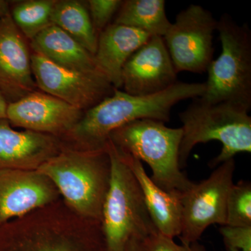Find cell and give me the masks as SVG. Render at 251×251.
Segmentation results:
<instances>
[{"label":"cell","instance_id":"cell-1","mask_svg":"<svg viewBox=\"0 0 251 251\" xmlns=\"http://www.w3.org/2000/svg\"><path fill=\"white\" fill-rule=\"evenodd\" d=\"M205 90V82L179 81L168 90L152 95H130L115 89L110 97L84 112L80 121L60 139L64 147L74 150H103L113 130L143 119L169 122L172 108L176 103L201 97Z\"/></svg>","mask_w":251,"mask_h":251},{"label":"cell","instance_id":"cell-2","mask_svg":"<svg viewBox=\"0 0 251 251\" xmlns=\"http://www.w3.org/2000/svg\"><path fill=\"white\" fill-rule=\"evenodd\" d=\"M0 251H107L101 222L77 215L60 198L0 226Z\"/></svg>","mask_w":251,"mask_h":251},{"label":"cell","instance_id":"cell-3","mask_svg":"<svg viewBox=\"0 0 251 251\" xmlns=\"http://www.w3.org/2000/svg\"><path fill=\"white\" fill-rule=\"evenodd\" d=\"M37 171L52 181L61 198L75 214L101 222L111 173L106 148L82 151L63 146Z\"/></svg>","mask_w":251,"mask_h":251},{"label":"cell","instance_id":"cell-4","mask_svg":"<svg viewBox=\"0 0 251 251\" xmlns=\"http://www.w3.org/2000/svg\"><path fill=\"white\" fill-rule=\"evenodd\" d=\"M249 111L229 103H208L201 99L180 112L183 131L180 144V168L187 164L198 144L216 140L222 143L221 153L209 163L211 168L234 158L239 153L251 152V117Z\"/></svg>","mask_w":251,"mask_h":251},{"label":"cell","instance_id":"cell-5","mask_svg":"<svg viewBox=\"0 0 251 251\" xmlns=\"http://www.w3.org/2000/svg\"><path fill=\"white\" fill-rule=\"evenodd\" d=\"M143 119L130 122L112 132L108 140L119 150L145 161L151 168V179L168 193H183L192 186L181 171L179 162L181 128Z\"/></svg>","mask_w":251,"mask_h":251},{"label":"cell","instance_id":"cell-6","mask_svg":"<svg viewBox=\"0 0 251 251\" xmlns=\"http://www.w3.org/2000/svg\"><path fill=\"white\" fill-rule=\"evenodd\" d=\"M111 164L110 184L102 210L107 251H125L130 238L146 239L156 233L138 180L116 148L107 141Z\"/></svg>","mask_w":251,"mask_h":251},{"label":"cell","instance_id":"cell-7","mask_svg":"<svg viewBox=\"0 0 251 251\" xmlns=\"http://www.w3.org/2000/svg\"><path fill=\"white\" fill-rule=\"evenodd\" d=\"M222 52L206 72V90L201 97L208 103H229L247 111L251 108V31L224 14L218 21Z\"/></svg>","mask_w":251,"mask_h":251},{"label":"cell","instance_id":"cell-8","mask_svg":"<svg viewBox=\"0 0 251 251\" xmlns=\"http://www.w3.org/2000/svg\"><path fill=\"white\" fill-rule=\"evenodd\" d=\"M234 158L220 164L207 179L196 184L181 196V244L198 242L208 227L226 226V203L233 183Z\"/></svg>","mask_w":251,"mask_h":251},{"label":"cell","instance_id":"cell-9","mask_svg":"<svg viewBox=\"0 0 251 251\" xmlns=\"http://www.w3.org/2000/svg\"><path fill=\"white\" fill-rule=\"evenodd\" d=\"M217 27L213 14L200 5L191 4L176 15L163 39L177 74L206 72L214 59Z\"/></svg>","mask_w":251,"mask_h":251},{"label":"cell","instance_id":"cell-10","mask_svg":"<svg viewBox=\"0 0 251 251\" xmlns=\"http://www.w3.org/2000/svg\"><path fill=\"white\" fill-rule=\"evenodd\" d=\"M31 70L37 88L86 111L110 97L115 88L103 74L66 69L40 54L31 53Z\"/></svg>","mask_w":251,"mask_h":251},{"label":"cell","instance_id":"cell-11","mask_svg":"<svg viewBox=\"0 0 251 251\" xmlns=\"http://www.w3.org/2000/svg\"><path fill=\"white\" fill-rule=\"evenodd\" d=\"M177 74L163 37L152 36L125 63L122 87L130 95H152L176 83Z\"/></svg>","mask_w":251,"mask_h":251},{"label":"cell","instance_id":"cell-12","mask_svg":"<svg viewBox=\"0 0 251 251\" xmlns=\"http://www.w3.org/2000/svg\"><path fill=\"white\" fill-rule=\"evenodd\" d=\"M84 111L37 90L8 104L6 119L11 126L62 138L80 121Z\"/></svg>","mask_w":251,"mask_h":251},{"label":"cell","instance_id":"cell-13","mask_svg":"<svg viewBox=\"0 0 251 251\" xmlns=\"http://www.w3.org/2000/svg\"><path fill=\"white\" fill-rule=\"evenodd\" d=\"M60 198L52 181L39 171L0 170V226Z\"/></svg>","mask_w":251,"mask_h":251},{"label":"cell","instance_id":"cell-14","mask_svg":"<svg viewBox=\"0 0 251 251\" xmlns=\"http://www.w3.org/2000/svg\"><path fill=\"white\" fill-rule=\"evenodd\" d=\"M27 41L10 14L0 21V92L8 103L38 89Z\"/></svg>","mask_w":251,"mask_h":251},{"label":"cell","instance_id":"cell-15","mask_svg":"<svg viewBox=\"0 0 251 251\" xmlns=\"http://www.w3.org/2000/svg\"><path fill=\"white\" fill-rule=\"evenodd\" d=\"M62 148L58 137L14 130L7 119L0 120V170L37 171Z\"/></svg>","mask_w":251,"mask_h":251},{"label":"cell","instance_id":"cell-16","mask_svg":"<svg viewBox=\"0 0 251 251\" xmlns=\"http://www.w3.org/2000/svg\"><path fill=\"white\" fill-rule=\"evenodd\" d=\"M116 150L138 180L145 205L158 233L173 239L179 237L181 230L182 193H168L162 189L148 176L140 160Z\"/></svg>","mask_w":251,"mask_h":251},{"label":"cell","instance_id":"cell-17","mask_svg":"<svg viewBox=\"0 0 251 251\" xmlns=\"http://www.w3.org/2000/svg\"><path fill=\"white\" fill-rule=\"evenodd\" d=\"M151 36L140 29L114 23L99 34L94 59L114 88H122V72L125 63Z\"/></svg>","mask_w":251,"mask_h":251},{"label":"cell","instance_id":"cell-18","mask_svg":"<svg viewBox=\"0 0 251 251\" xmlns=\"http://www.w3.org/2000/svg\"><path fill=\"white\" fill-rule=\"evenodd\" d=\"M32 52L66 69L88 74H103L93 54L62 29L51 25L29 41Z\"/></svg>","mask_w":251,"mask_h":251},{"label":"cell","instance_id":"cell-19","mask_svg":"<svg viewBox=\"0 0 251 251\" xmlns=\"http://www.w3.org/2000/svg\"><path fill=\"white\" fill-rule=\"evenodd\" d=\"M51 20L52 25L67 33L94 56L98 36L94 31L85 1L56 0Z\"/></svg>","mask_w":251,"mask_h":251},{"label":"cell","instance_id":"cell-20","mask_svg":"<svg viewBox=\"0 0 251 251\" xmlns=\"http://www.w3.org/2000/svg\"><path fill=\"white\" fill-rule=\"evenodd\" d=\"M113 23L162 37L171 25L167 17L164 0L123 1Z\"/></svg>","mask_w":251,"mask_h":251},{"label":"cell","instance_id":"cell-21","mask_svg":"<svg viewBox=\"0 0 251 251\" xmlns=\"http://www.w3.org/2000/svg\"><path fill=\"white\" fill-rule=\"evenodd\" d=\"M56 0L10 1V15L18 29L30 41L52 25Z\"/></svg>","mask_w":251,"mask_h":251},{"label":"cell","instance_id":"cell-22","mask_svg":"<svg viewBox=\"0 0 251 251\" xmlns=\"http://www.w3.org/2000/svg\"><path fill=\"white\" fill-rule=\"evenodd\" d=\"M226 226H251V184L241 180L229 188L226 203Z\"/></svg>","mask_w":251,"mask_h":251},{"label":"cell","instance_id":"cell-23","mask_svg":"<svg viewBox=\"0 0 251 251\" xmlns=\"http://www.w3.org/2000/svg\"><path fill=\"white\" fill-rule=\"evenodd\" d=\"M92 25L99 36L109 25L117 14L123 2L122 0H88L86 1Z\"/></svg>","mask_w":251,"mask_h":251},{"label":"cell","instance_id":"cell-24","mask_svg":"<svg viewBox=\"0 0 251 251\" xmlns=\"http://www.w3.org/2000/svg\"><path fill=\"white\" fill-rule=\"evenodd\" d=\"M228 251H251V226H222L219 229Z\"/></svg>","mask_w":251,"mask_h":251},{"label":"cell","instance_id":"cell-25","mask_svg":"<svg viewBox=\"0 0 251 251\" xmlns=\"http://www.w3.org/2000/svg\"><path fill=\"white\" fill-rule=\"evenodd\" d=\"M146 251H206L205 247L198 242L191 244H177L173 238L156 233L145 239Z\"/></svg>","mask_w":251,"mask_h":251},{"label":"cell","instance_id":"cell-26","mask_svg":"<svg viewBox=\"0 0 251 251\" xmlns=\"http://www.w3.org/2000/svg\"><path fill=\"white\" fill-rule=\"evenodd\" d=\"M125 251H146L145 239L135 237L130 238Z\"/></svg>","mask_w":251,"mask_h":251},{"label":"cell","instance_id":"cell-27","mask_svg":"<svg viewBox=\"0 0 251 251\" xmlns=\"http://www.w3.org/2000/svg\"><path fill=\"white\" fill-rule=\"evenodd\" d=\"M10 14V1L0 0V21Z\"/></svg>","mask_w":251,"mask_h":251},{"label":"cell","instance_id":"cell-28","mask_svg":"<svg viewBox=\"0 0 251 251\" xmlns=\"http://www.w3.org/2000/svg\"><path fill=\"white\" fill-rule=\"evenodd\" d=\"M8 102L3 94L0 92V120L6 119V111H7Z\"/></svg>","mask_w":251,"mask_h":251},{"label":"cell","instance_id":"cell-29","mask_svg":"<svg viewBox=\"0 0 251 251\" xmlns=\"http://www.w3.org/2000/svg\"><path fill=\"white\" fill-rule=\"evenodd\" d=\"M238 251V250H234V251Z\"/></svg>","mask_w":251,"mask_h":251}]
</instances>
